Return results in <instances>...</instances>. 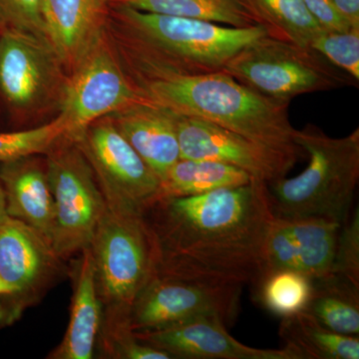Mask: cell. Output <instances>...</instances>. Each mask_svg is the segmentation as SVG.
<instances>
[{
	"label": "cell",
	"instance_id": "1",
	"mask_svg": "<svg viewBox=\"0 0 359 359\" xmlns=\"http://www.w3.org/2000/svg\"><path fill=\"white\" fill-rule=\"evenodd\" d=\"M143 215L154 233L159 275L240 287L259 280L275 219L266 182L158 198Z\"/></svg>",
	"mask_w": 359,
	"mask_h": 359
},
{
	"label": "cell",
	"instance_id": "2",
	"mask_svg": "<svg viewBox=\"0 0 359 359\" xmlns=\"http://www.w3.org/2000/svg\"><path fill=\"white\" fill-rule=\"evenodd\" d=\"M105 30L135 85L175 76L221 72L263 26L231 27L108 4Z\"/></svg>",
	"mask_w": 359,
	"mask_h": 359
},
{
	"label": "cell",
	"instance_id": "3",
	"mask_svg": "<svg viewBox=\"0 0 359 359\" xmlns=\"http://www.w3.org/2000/svg\"><path fill=\"white\" fill-rule=\"evenodd\" d=\"M144 98L177 114L193 116L250 140L301 156L290 103L262 95L224 71L149 80L137 85Z\"/></svg>",
	"mask_w": 359,
	"mask_h": 359
},
{
	"label": "cell",
	"instance_id": "4",
	"mask_svg": "<svg viewBox=\"0 0 359 359\" xmlns=\"http://www.w3.org/2000/svg\"><path fill=\"white\" fill-rule=\"evenodd\" d=\"M294 143L309 156V166L294 178L269 183L278 218L325 219L340 224L353 210L359 180V129L332 138L313 124L295 129Z\"/></svg>",
	"mask_w": 359,
	"mask_h": 359
},
{
	"label": "cell",
	"instance_id": "5",
	"mask_svg": "<svg viewBox=\"0 0 359 359\" xmlns=\"http://www.w3.org/2000/svg\"><path fill=\"white\" fill-rule=\"evenodd\" d=\"M89 249L102 309L99 334L132 330L134 302L157 273L154 233L143 214L106 205Z\"/></svg>",
	"mask_w": 359,
	"mask_h": 359
},
{
	"label": "cell",
	"instance_id": "6",
	"mask_svg": "<svg viewBox=\"0 0 359 359\" xmlns=\"http://www.w3.org/2000/svg\"><path fill=\"white\" fill-rule=\"evenodd\" d=\"M69 73L42 35L2 27L0 110L13 130L34 128L60 115Z\"/></svg>",
	"mask_w": 359,
	"mask_h": 359
},
{
	"label": "cell",
	"instance_id": "7",
	"mask_svg": "<svg viewBox=\"0 0 359 359\" xmlns=\"http://www.w3.org/2000/svg\"><path fill=\"white\" fill-rule=\"evenodd\" d=\"M223 71L257 93L287 103L304 94L358 84L313 47L268 35L241 49Z\"/></svg>",
	"mask_w": 359,
	"mask_h": 359
},
{
	"label": "cell",
	"instance_id": "8",
	"mask_svg": "<svg viewBox=\"0 0 359 359\" xmlns=\"http://www.w3.org/2000/svg\"><path fill=\"white\" fill-rule=\"evenodd\" d=\"M44 157L55 210L51 245L66 261L89 248L106 202L76 141L65 135Z\"/></svg>",
	"mask_w": 359,
	"mask_h": 359
},
{
	"label": "cell",
	"instance_id": "9",
	"mask_svg": "<svg viewBox=\"0 0 359 359\" xmlns=\"http://www.w3.org/2000/svg\"><path fill=\"white\" fill-rule=\"evenodd\" d=\"M147 101L137 88L105 26L69 74L60 115L67 134L77 139L88 125L135 104Z\"/></svg>",
	"mask_w": 359,
	"mask_h": 359
},
{
	"label": "cell",
	"instance_id": "10",
	"mask_svg": "<svg viewBox=\"0 0 359 359\" xmlns=\"http://www.w3.org/2000/svg\"><path fill=\"white\" fill-rule=\"evenodd\" d=\"M111 209L140 212L160 197L161 180L120 133L109 116L88 125L77 139Z\"/></svg>",
	"mask_w": 359,
	"mask_h": 359
},
{
	"label": "cell",
	"instance_id": "11",
	"mask_svg": "<svg viewBox=\"0 0 359 359\" xmlns=\"http://www.w3.org/2000/svg\"><path fill=\"white\" fill-rule=\"evenodd\" d=\"M48 241L18 219L0 224V278L11 294L0 295V327H11L39 304L65 271Z\"/></svg>",
	"mask_w": 359,
	"mask_h": 359
},
{
	"label": "cell",
	"instance_id": "12",
	"mask_svg": "<svg viewBox=\"0 0 359 359\" xmlns=\"http://www.w3.org/2000/svg\"><path fill=\"white\" fill-rule=\"evenodd\" d=\"M240 285H210L156 273L137 297L130 313L134 332H148L200 318L235 323Z\"/></svg>",
	"mask_w": 359,
	"mask_h": 359
},
{
	"label": "cell",
	"instance_id": "13",
	"mask_svg": "<svg viewBox=\"0 0 359 359\" xmlns=\"http://www.w3.org/2000/svg\"><path fill=\"white\" fill-rule=\"evenodd\" d=\"M175 115L181 159L231 165L268 184L285 178L299 159L294 153L250 140L207 120Z\"/></svg>",
	"mask_w": 359,
	"mask_h": 359
},
{
	"label": "cell",
	"instance_id": "14",
	"mask_svg": "<svg viewBox=\"0 0 359 359\" xmlns=\"http://www.w3.org/2000/svg\"><path fill=\"white\" fill-rule=\"evenodd\" d=\"M340 229L341 224L325 219L275 216L264 238L259 278L282 269L311 280L327 275L334 266Z\"/></svg>",
	"mask_w": 359,
	"mask_h": 359
},
{
	"label": "cell",
	"instance_id": "15",
	"mask_svg": "<svg viewBox=\"0 0 359 359\" xmlns=\"http://www.w3.org/2000/svg\"><path fill=\"white\" fill-rule=\"evenodd\" d=\"M226 328L219 318H200L134 334L140 341L165 351L172 358L299 359L287 346L262 349L245 346L231 337Z\"/></svg>",
	"mask_w": 359,
	"mask_h": 359
},
{
	"label": "cell",
	"instance_id": "16",
	"mask_svg": "<svg viewBox=\"0 0 359 359\" xmlns=\"http://www.w3.org/2000/svg\"><path fill=\"white\" fill-rule=\"evenodd\" d=\"M0 182L8 217L27 224L51 244L55 210L44 155L0 163Z\"/></svg>",
	"mask_w": 359,
	"mask_h": 359
},
{
	"label": "cell",
	"instance_id": "17",
	"mask_svg": "<svg viewBox=\"0 0 359 359\" xmlns=\"http://www.w3.org/2000/svg\"><path fill=\"white\" fill-rule=\"evenodd\" d=\"M109 117L161 181L181 159L176 115L172 111L147 100Z\"/></svg>",
	"mask_w": 359,
	"mask_h": 359
},
{
	"label": "cell",
	"instance_id": "18",
	"mask_svg": "<svg viewBox=\"0 0 359 359\" xmlns=\"http://www.w3.org/2000/svg\"><path fill=\"white\" fill-rule=\"evenodd\" d=\"M107 13V0L42 2L45 34L69 74L102 32Z\"/></svg>",
	"mask_w": 359,
	"mask_h": 359
},
{
	"label": "cell",
	"instance_id": "19",
	"mask_svg": "<svg viewBox=\"0 0 359 359\" xmlns=\"http://www.w3.org/2000/svg\"><path fill=\"white\" fill-rule=\"evenodd\" d=\"M73 294L65 337L49 354L50 359H92L100 332L102 309L97 292L93 257L89 248L73 264Z\"/></svg>",
	"mask_w": 359,
	"mask_h": 359
},
{
	"label": "cell",
	"instance_id": "20",
	"mask_svg": "<svg viewBox=\"0 0 359 359\" xmlns=\"http://www.w3.org/2000/svg\"><path fill=\"white\" fill-rule=\"evenodd\" d=\"M278 334L299 359H358V335L335 332L308 311L282 318Z\"/></svg>",
	"mask_w": 359,
	"mask_h": 359
},
{
	"label": "cell",
	"instance_id": "21",
	"mask_svg": "<svg viewBox=\"0 0 359 359\" xmlns=\"http://www.w3.org/2000/svg\"><path fill=\"white\" fill-rule=\"evenodd\" d=\"M304 311L335 332L359 334V287L342 276L330 273L311 280Z\"/></svg>",
	"mask_w": 359,
	"mask_h": 359
},
{
	"label": "cell",
	"instance_id": "22",
	"mask_svg": "<svg viewBox=\"0 0 359 359\" xmlns=\"http://www.w3.org/2000/svg\"><path fill=\"white\" fill-rule=\"evenodd\" d=\"M244 170L210 160L180 159L161 181L160 197H187L245 185L254 180Z\"/></svg>",
	"mask_w": 359,
	"mask_h": 359
},
{
	"label": "cell",
	"instance_id": "23",
	"mask_svg": "<svg viewBox=\"0 0 359 359\" xmlns=\"http://www.w3.org/2000/svg\"><path fill=\"white\" fill-rule=\"evenodd\" d=\"M271 39L311 46L323 30L302 0H238Z\"/></svg>",
	"mask_w": 359,
	"mask_h": 359
},
{
	"label": "cell",
	"instance_id": "24",
	"mask_svg": "<svg viewBox=\"0 0 359 359\" xmlns=\"http://www.w3.org/2000/svg\"><path fill=\"white\" fill-rule=\"evenodd\" d=\"M122 4L147 13L193 18L231 26L257 25L238 0H119Z\"/></svg>",
	"mask_w": 359,
	"mask_h": 359
},
{
	"label": "cell",
	"instance_id": "25",
	"mask_svg": "<svg viewBox=\"0 0 359 359\" xmlns=\"http://www.w3.org/2000/svg\"><path fill=\"white\" fill-rule=\"evenodd\" d=\"M254 285L261 306L282 318L304 311L311 294V278L287 269L266 273Z\"/></svg>",
	"mask_w": 359,
	"mask_h": 359
},
{
	"label": "cell",
	"instance_id": "26",
	"mask_svg": "<svg viewBox=\"0 0 359 359\" xmlns=\"http://www.w3.org/2000/svg\"><path fill=\"white\" fill-rule=\"evenodd\" d=\"M67 124L59 115L34 128L0 132V163L29 155H44L65 135Z\"/></svg>",
	"mask_w": 359,
	"mask_h": 359
},
{
	"label": "cell",
	"instance_id": "27",
	"mask_svg": "<svg viewBox=\"0 0 359 359\" xmlns=\"http://www.w3.org/2000/svg\"><path fill=\"white\" fill-rule=\"evenodd\" d=\"M311 46L359 82V27L342 32L323 29Z\"/></svg>",
	"mask_w": 359,
	"mask_h": 359
},
{
	"label": "cell",
	"instance_id": "28",
	"mask_svg": "<svg viewBox=\"0 0 359 359\" xmlns=\"http://www.w3.org/2000/svg\"><path fill=\"white\" fill-rule=\"evenodd\" d=\"M330 273L346 278L359 287V210H351L341 224L334 266Z\"/></svg>",
	"mask_w": 359,
	"mask_h": 359
},
{
	"label": "cell",
	"instance_id": "29",
	"mask_svg": "<svg viewBox=\"0 0 359 359\" xmlns=\"http://www.w3.org/2000/svg\"><path fill=\"white\" fill-rule=\"evenodd\" d=\"M42 2L43 0H0V25L46 37Z\"/></svg>",
	"mask_w": 359,
	"mask_h": 359
},
{
	"label": "cell",
	"instance_id": "30",
	"mask_svg": "<svg viewBox=\"0 0 359 359\" xmlns=\"http://www.w3.org/2000/svg\"><path fill=\"white\" fill-rule=\"evenodd\" d=\"M302 1L309 13L313 15L323 29L342 32L351 28V26L347 25L337 13L332 0H302Z\"/></svg>",
	"mask_w": 359,
	"mask_h": 359
},
{
	"label": "cell",
	"instance_id": "31",
	"mask_svg": "<svg viewBox=\"0 0 359 359\" xmlns=\"http://www.w3.org/2000/svg\"><path fill=\"white\" fill-rule=\"evenodd\" d=\"M339 15L351 27H359V0H332Z\"/></svg>",
	"mask_w": 359,
	"mask_h": 359
},
{
	"label": "cell",
	"instance_id": "32",
	"mask_svg": "<svg viewBox=\"0 0 359 359\" xmlns=\"http://www.w3.org/2000/svg\"><path fill=\"white\" fill-rule=\"evenodd\" d=\"M8 217L6 212V195H4V187L0 182V224Z\"/></svg>",
	"mask_w": 359,
	"mask_h": 359
},
{
	"label": "cell",
	"instance_id": "33",
	"mask_svg": "<svg viewBox=\"0 0 359 359\" xmlns=\"http://www.w3.org/2000/svg\"><path fill=\"white\" fill-rule=\"evenodd\" d=\"M11 290L6 283L0 278V295H6L11 294Z\"/></svg>",
	"mask_w": 359,
	"mask_h": 359
},
{
	"label": "cell",
	"instance_id": "34",
	"mask_svg": "<svg viewBox=\"0 0 359 359\" xmlns=\"http://www.w3.org/2000/svg\"><path fill=\"white\" fill-rule=\"evenodd\" d=\"M119 1V0H107L108 4H114V2Z\"/></svg>",
	"mask_w": 359,
	"mask_h": 359
},
{
	"label": "cell",
	"instance_id": "35",
	"mask_svg": "<svg viewBox=\"0 0 359 359\" xmlns=\"http://www.w3.org/2000/svg\"><path fill=\"white\" fill-rule=\"evenodd\" d=\"M2 25H0V32H1Z\"/></svg>",
	"mask_w": 359,
	"mask_h": 359
}]
</instances>
